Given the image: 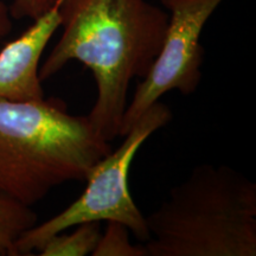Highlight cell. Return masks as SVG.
<instances>
[{"instance_id":"obj_1","label":"cell","mask_w":256,"mask_h":256,"mask_svg":"<svg viewBox=\"0 0 256 256\" xmlns=\"http://www.w3.org/2000/svg\"><path fill=\"white\" fill-rule=\"evenodd\" d=\"M62 34L40 66L42 82L72 60L92 72L96 100L87 116L98 136H119L134 78H144L164 42L168 12L148 0H60Z\"/></svg>"},{"instance_id":"obj_2","label":"cell","mask_w":256,"mask_h":256,"mask_svg":"<svg viewBox=\"0 0 256 256\" xmlns=\"http://www.w3.org/2000/svg\"><path fill=\"white\" fill-rule=\"evenodd\" d=\"M112 151L88 116L60 98H0V191L28 206L68 182H84Z\"/></svg>"},{"instance_id":"obj_3","label":"cell","mask_w":256,"mask_h":256,"mask_svg":"<svg viewBox=\"0 0 256 256\" xmlns=\"http://www.w3.org/2000/svg\"><path fill=\"white\" fill-rule=\"evenodd\" d=\"M146 222L148 256H255L256 184L226 165H198Z\"/></svg>"},{"instance_id":"obj_4","label":"cell","mask_w":256,"mask_h":256,"mask_svg":"<svg viewBox=\"0 0 256 256\" xmlns=\"http://www.w3.org/2000/svg\"><path fill=\"white\" fill-rule=\"evenodd\" d=\"M172 120L170 108L156 102L124 136L121 145L92 166L84 182L83 194L63 211L28 229L18 240L14 255H28L52 235L84 222L115 220L133 234L140 242L150 240L146 216L140 211L130 192V170L144 142Z\"/></svg>"},{"instance_id":"obj_5","label":"cell","mask_w":256,"mask_h":256,"mask_svg":"<svg viewBox=\"0 0 256 256\" xmlns=\"http://www.w3.org/2000/svg\"><path fill=\"white\" fill-rule=\"evenodd\" d=\"M168 11V25L158 56L136 86L124 110L119 136H124L139 118L162 96L172 90L190 95L202 80L204 48L202 32L224 0H160Z\"/></svg>"},{"instance_id":"obj_6","label":"cell","mask_w":256,"mask_h":256,"mask_svg":"<svg viewBox=\"0 0 256 256\" xmlns=\"http://www.w3.org/2000/svg\"><path fill=\"white\" fill-rule=\"evenodd\" d=\"M60 0L48 14L0 51V98L34 101L46 98L40 78V58L60 28Z\"/></svg>"},{"instance_id":"obj_7","label":"cell","mask_w":256,"mask_h":256,"mask_svg":"<svg viewBox=\"0 0 256 256\" xmlns=\"http://www.w3.org/2000/svg\"><path fill=\"white\" fill-rule=\"evenodd\" d=\"M37 220L31 206L0 191V254L14 255L16 243Z\"/></svg>"},{"instance_id":"obj_8","label":"cell","mask_w":256,"mask_h":256,"mask_svg":"<svg viewBox=\"0 0 256 256\" xmlns=\"http://www.w3.org/2000/svg\"><path fill=\"white\" fill-rule=\"evenodd\" d=\"M72 232L66 230L52 235L37 249L40 256L92 255L101 238L100 222H84L75 226Z\"/></svg>"},{"instance_id":"obj_9","label":"cell","mask_w":256,"mask_h":256,"mask_svg":"<svg viewBox=\"0 0 256 256\" xmlns=\"http://www.w3.org/2000/svg\"><path fill=\"white\" fill-rule=\"evenodd\" d=\"M130 230L115 220L107 222L92 256H148L145 246H134L130 241Z\"/></svg>"},{"instance_id":"obj_10","label":"cell","mask_w":256,"mask_h":256,"mask_svg":"<svg viewBox=\"0 0 256 256\" xmlns=\"http://www.w3.org/2000/svg\"><path fill=\"white\" fill-rule=\"evenodd\" d=\"M57 0H12L8 6L10 14L14 19H31L32 22L40 18L50 11Z\"/></svg>"},{"instance_id":"obj_11","label":"cell","mask_w":256,"mask_h":256,"mask_svg":"<svg viewBox=\"0 0 256 256\" xmlns=\"http://www.w3.org/2000/svg\"><path fill=\"white\" fill-rule=\"evenodd\" d=\"M12 26V17L10 14L8 6L4 2L0 0V40L8 36L11 32Z\"/></svg>"}]
</instances>
